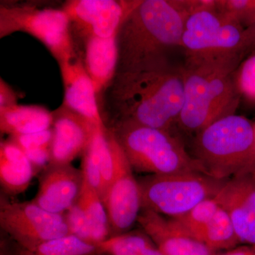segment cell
Here are the masks:
<instances>
[{"mask_svg":"<svg viewBox=\"0 0 255 255\" xmlns=\"http://www.w3.org/2000/svg\"><path fill=\"white\" fill-rule=\"evenodd\" d=\"M103 97L106 125L128 122L173 132L184 105V69L169 63L117 74Z\"/></svg>","mask_w":255,"mask_h":255,"instance_id":"1","label":"cell"},{"mask_svg":"<svg viewBox=\"0 0 255 255\" xmlns=\"http://www.w3.org/2000/svg\"><path fill=\"white\" fill-rule=\"evenodd\" d=\"M190 0L137 1L118 33L117 74L169 63V50L180 46Z\"/></svg>","mask_w":255,"mask_h":255,"instance_id":"2","label":"cell"},{"mask_svg":"<svg viewBox=\"0 0 255 255\" xmlns=\"http://www.w3.org/2000/svg\"><path fill=\"white\" fill-rule=\"evenodd\" d=\"M244 56L186 59L184 105L177 124L181 130L197 134L220 119L236 114L241 95L235 75Z\"/></svg>","mask_w":255,"mask_h":255,"instance_id":"3","label":"cell"},{"mask_svg":"<svg viewBox=\"0 0 255 255\" xmlns=\"http://www.w3.org/2000/svg\"><path fill=\"white\" fill-rule=\"evenodd\" d=\"M193 152L204 173L222 180L255 171L254 124L243 116L220 119L196 134Z\"/></svg>","mask_w":255,"mask_h":255,"instance_id":"4","label":"cell"},{"mask_svg":"<svg viewBox=\"0 0 255 255\" xmlns=\"http://www.w3.org/2000/svg\"><path fill=\"white\" fill-rule=\"evenodd\" d=\"M107 126L113 130L132 170L157 175L204 173L197 159L188 153L173 132L128 122Z\"/></svg>","mask_w":255,"mask_h":255,"instance_id":"5","label":"cell"},{"mask_svg":"<svg viewBox=\"0 0 255 255\" xmlns=\"http://www.w3.org/2000/svg\"><path fill=\"white\" fill-rule=\"evenodd\" d=\"M181 47L186 59L246 55L251 50L247 28L220 11L216 0L191 1Z\"/></svg>","mask_w":255,"mask_h":255,"instance_id":"6","label":"cell"},{"mask_svg":"<svg viewBox=\"0 0 255 255\" xmlns=\"http://www.w3.org/2000/svg\"><path fill=\"white\" fill-rule=\"evenodd\" d=\"M228 180L200 172L151 174L138 181L142 209L177 218L217 195Z\"/></svg>","mask_w":255,"mask_h":255,"instance_id":"7","label":"cell"},{"mask_svg":"<svg viewBox=\"0 0 255 255\" xmlns=\"http://www.w3.org/2000/svg\"><path fill=\"white\" fill-rule=\"evenodd\" d=\"M18 31L28 33L43 43L58 64L79 58L70 20L63 9L1 5L0 38Z\"/></svg>","mask_w":255,"mask_h":255,"instance_id":"8","label":"cell"},{"mask_svg":"<svg viewBox=\"0 0 255 255\" xmlns=\"http://www.w3.org/2000/svg\"><path fill=\"white\" fill-rule=\"evenodd\" d=\"M0 226L25 251L70 235L65 215L48 212L33 201L16 202L1 197Z\"/></svg>","mask_w":255,"mask_h":255,"instance_id":"9","label":"cell"},{"mask_svg":"<svg viewBox=\"0 0 255 255\" xmlns=\"http://www.w3.org/2000/svg\"><path fill=\"white\" fill-rule=\"evenodd\" d=\"M136 1L70 0L62 9L70 20L75 43L89 37L110 38L118 34L124 18Z\"/></svg>","mask_w":255,"mask_h":255,"instance_id":"10","label":"cell"},{"mask_svg":"<svg viewBox=\"0 0 255 255\" xmlns=\"http://www.w3.org/2000/svg\"><path fill=\"white\" fill-rule=\"evenodd\" d=\"M52 113L53 140L49 164H71L76 157L83 155L96 128L102 126L95 125L63 104Z\"/></svg>","mask_w":255,"mask_h":255,"instance_id":"11","label":"cell"},{"mask_svg":"<svg viewBox=\"0 0 255 255\" xmlns=\"http://www.w3.org/2000/svg\"><path fill=\"white\" fill-rule=\"evenodd\" d=\"M102 200L108 217L110 237L127 233L137 221L142 210L141 195L130 163L117 174Z\"/></svg>","mask_w":255,"mask_h":255,"instance_id":"12","label":"cell"},{"mask_svg":"<svg viewBox=\"0 0 255 255\" xmlns=\"http://www.w3.org/2000/svg\"><path fill=\"white\" fill-rule=\"evenodd\" d=\"M84 181L81 169L71 164H49L39 178L33 201L48 212L64 215L78 201Z\"/></svg>","mask_w":255,"mask_h":255,"instance_id":"13","label":"cell"},{"mask_svg":"<svg viewBox=\"0 0 255 255\" xmlns=\"http://www.w3.org/2000/svg\"><path fill=\"white\" fill-rule=\"evenodd\" d=\"M137 223L164 255H214V251L191 237L175 219L142 209Z\"/></svg>","mask_w":255,"mask_h":255,"instance_id":"14","label":"cell"},{"mask_svg":"<svg viewBox=\"0 0 255 255\" xmlns=\"http://www.w3.org/2000/svg\"><path fill=\"white\" fill-rule=\"evenodd\" d=\"M75 44L78 57L91 79L100 102L101 97L105 95L117 75L118 34L110 38L89 37Z\"/></svg>","mask_w":255,"mask_h":255,"instance_id":"15","label":"cell"},{"mask_svg":"<svg viewBox=\"0 0 255 255\" xmlns=\"http://www.w3.org/2000/svg\"><path fill=\"white\" fill-rule=\"evenodd\" d=\"M58 65L64 87L63 105L95 125H105L95 87L80 58Z\"/></svg>","mask_w":255,"mask_h":255,"instance_id":"16","label":"cell"},{"mask_svg":"<svg viewBox=\"0 0 255 255\" xmlns=\"http://www.w3.org/2000/svg\"><path fill=\"white\" fill-rule=\"evenodd\" d=\"M36 172L23 151L8 138L0 143V184L10 196L27 190Z\"/></svg>","mask_w":255,"mask_h":255,"instance_id":"17","label":"cell"},{"mask_svg":"<svg viewBox=\"0 0 255 255\" xmlns=\"http://www.w3.org/2000/svg\"><path fill=\"white\" fill-rule=\"evenodd\" d=\"M53 113L38 105H18L0 110V130L11 136L28 135L51 128Z\"/></svg>","mask_w":255,"mask_h":255,"instance_id":"18","label":"cell"},{"mask_svg":"<svg viewBox=\"0 0 255 255\" xmlns=\"http://www.w3.org/2000/svg\"><path fill=\"white\" fill-rule=\"evenodd\" d=\"M228 180L215 199L227 213L241 243L255 246V212L240 197Z\"/></svg>","mask_w":255,"mask_h":255,"instance_id":"19","label":"cell"},{"mask_svg":"<svg viewBox=\"0 0 255 255\" xmlns=\"http://www.w3.org/2000/svg\"><path fill=\"white\" fill-rule=\"evenodd\" d=\"M77 203L86 218L92 244L97 246L108 239L110 228L105 206L97 190L85 180Z\"/></svg>","mask_w":255,"mask_h":255,"instance_id":"20","label":"cell"},{"mask_svg":"<svg viewBox=\"0 0 255 255\" xmlns=\"http://www.w3.org/2000/svg\"><path fill=\"white\" fill-rule=\"evenodd\" d=\"M99 255H164L145 233L127 232L97 245Z\"/></svg>","mask_w":255,"mask_h":255,"instance_id":"21","label":"cell"},{"mask_svg":"<svg viewBox=\"0 0 255 255\" xmlns=\"http://www.w3.org/2000/svg\"><path fill=\"white\" fill-rule=\"evenodd\" d=\"M212 251L233 249L241 241L227 213L220 207L214 218L196 237Z\"/></svg>","mask_w":255,"mask_h":255,"instance_id":"22","label":"cell"},{"mask_svg":"<svg viewBox=\"0 0 255 255\" xmlns=\"http://www.w3.org/2000/svg\"><path fill=\"white\" fill-rule=\"evenodd\" d=\"M99 255L95 245L82 241L73 235L50 240L33 249L22 250L21 255Z\"/></svg>","mask_w":255,"mask_h":255,"instance_id":"23","label":"cell"},{"mask_svg":"<svg viewBox=\"0 0 255 255\" xmlns=\"http://www.w3.org/2000/svg\"><path fill=\"white\" fill-rule=\"evenodd\" d=\"M219 209V205L215 198L206 199L201 201L187 214L174 219L196 240V236L214 218Z\"/></svg>","mask_w":255,"mask_h":255,"instance_id":"24","label":"cell"},{"mask_svg":"<svg viewBox=\"0 0 255 255\" xmlns=\"http://www.w3.org/2000/svg\"><path fill=\"white\" fill-rule=\"evenodd\" d=\"M99 127L96 128L91 142L84 152L81 170L85 180L95 189L100 196L102 187V177L101 172L100 147L97 135V128Z\"/></svg>","mask_w":255,"mask_h":255,"instance_id":"25","label":"cell"},{"mask_svg":"<svg viewBox=\"0 0 255 255\" xmlns=\"http://www.w3.org/2000/svg\"><path fill=\"white\" fill-rule=\"evenodd\" d=\"M220 11L241 23L245 28L255 24V0H216Z\"/></svg>","mask_w":255,"mask_h":255,"instance_id":"26","label":"cell"},{"mask_svg":"<svg viewBox=\"0 0 255 255\" xmlns=\"http://www.w3.org/2000/svg\"><path fill=\"white\" fill-rule=\"evenodd\" d=\"M235 78L241 97L255 102V49L240 64Z\"/></svg>","mask_w":255,"mask_h":255,"instance_id":"27","label":"cell"},{"mask_svg":"<svg viewBox=\"0 0 255 255\" xmlns=\"http://www.w3.org/2000/svg\"><path fill=\"white\" fill-rule=\"evenodd\" d=\"M64 215L70 234L92 244L88 223L78 203H75Z\"/></svg>","mask_w":255,"mask_h":255,"instance_id":"28","label":"cell"},{"mask_svg":"<svg viewBox=\"0 0 255 255\" xmlns=\"http://www.w3.org/2000/svg\"><path fill=\"white\" fill-rule=\"evenodd\" d=\"M9 138L15 142L23 152L41 149L50 150L53 140V130L52 128H50L44 131L18 136H11Z\"/></svg>","mask_w":255,"mask_h":255,"instance_id":"29","label":"cell"},{"mask_svg":"<svg viewBox=\"0 0 255 255\" xmlns=\"http://www.w3.org/2000/svg\"><path fill=\"white\" fill-rule=\"evenodd\" d=\"M234 190L255 212V179L250 174L231 178L228 180Z\"/></svg>","mask_w":255,"mask_h":255,"instance_id":"30","label":"cell"},{"mask_svg":"<svg viewBox=\"0 0 255 255\" xmlns=\"http://www.w3.org/2000/svg\"><path fill=\"white\" fill-rule=\"evenodd\" d=\"M17 98L13 89L2 78L0 79V110L17 105Z\"/></svg>","mask_w":255,"mask_h":255,"instance_id":"31","label":"cell"},{"mask_svg":"<svg viewBox=\"0 0 255 255\" xmlns=\"http://www.w3.org/2000/svg\"><path fill=\"white\" fill-rule=\"evenodd\" d=\"M221 255H255V246L240 247Z\"/></svg>","mask_w":255,"mask_h":255,"instance_id":"32","label":"cell"},{"mask_svg":"<svg viewBox=\"0 0 255 255\" xmlns=\"http://www.w3.org/2000/svg\"><path fill=\"white\" fill-rule=\"evenodd\" d=\"M253 174H253V177H254L255 179V171L254 172H253Z\"/></svg>","mask_w":255,"mask_h":255,"instance_id":"33","label":"cell"},{"mask_svg":"<svg viewBox=\"0 0 255 255\" xmlns=\"http://www.w3.org/2000/svg\"><path fill=\"white\" fill-rule=\"evenodd\" d=\"M254 128H255V124H254Z\"/></svg>","mask_w":255,"mask_h":255,"instance_id":"34","label":"cell"},{"mask_svg":"<svg viewBox=\"0 0 255 255\" xmlns=\"http://www.w3.org/2000/svg\"><path fill=\"white\" fill-rule=\"evenodd\" d=\"M100 255H103V254H100Z\"/></svg>","mask_w":255,"mask_h":255,"instance_id":"35","label":"cell"}]
</instances>
